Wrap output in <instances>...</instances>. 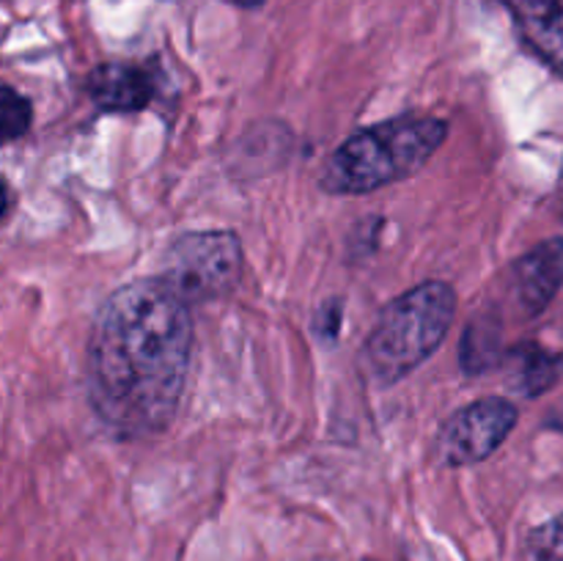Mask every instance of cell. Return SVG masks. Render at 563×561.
<instances>
[{"mask_svg": "<svg viewBox=\"0 0 563 561\" xmlns=\"http://www.w3.org/2000/svg\"><path fill=\"white\" fill-rule=\"evenodd\" d=\"M563 374V355L537 344H520L509 355V385L522 396H539L553 388Z\"/></svg>", "mask_w": 563, "mask_h": 561, "instance_id": "9c48e42d", "label": "cell"}, {"mask_svg": "<svg viewBox=\"0 0 563 561\" xmlns=\"http://www.w3.org/2000/svg\"><path fill=\"white\" fill-rule=\"evenodd\" d=\"M31 121V102L11 86H3V91H0V135H3V143H11L20 135H25Z\"/></svg>", "mask_w": 563, "mask_h": 561, "instance_id": "30bf717a", "label": "cell"}, {"mask_svg": "<svg viewBox=\"0 0 563 561\" xmlns=\"http://www.w3.org/2000/svg\"><path fill=\"white\" fill-rule=\"evenodd\" d=\"M190 352V302L159 275L115 289L88 341L93 402L104 421L124 435L163 432L179 410Z\"/></svg>", "mask_w": 563, "mask_h": 561, "instance_id": "6da1fadb", "label": "cell"}, {"mask_svg": "<svg viewBox=\"0 0 563 561\" xmlns=\"http://www.w3.org/2000/svg\"><path fill=\"white\" fill-rule=\"evenodd\" d=\"M517 427V407L504 396H487L462 407L443 424L438 438L440 460L445 465H476L493 457L511 429Z\"/></svg>", "mask_w": 563, "mask_h": 561, "instance_id": "5b68a950", "label": "cell"}, {"mask_svg": "<svg viewBox=\"0 0 563 561\" xmlns=\"http://www.w3.org/2000/svg\"><path fill=\"white\" fill-rule=\"evenodd\" d=\"M456 317V292L445 280H423L385 306L368 333L366 369L379 385H394L434 355Z\"/></svg>", "mask_w": 563, "mask_h": 561, "instance_id": "3957f363", "label": "cell"}, {"mask_svg": "<svg viewBox=\"0 0 563 561\" xmlns=\"http://www.w3.org/2000/svg\"><path fill=\"white\" fill-rule=\"evenodd\" d=\"M88 97L108 113H135L154 97V77L132 64H102L88 77Z\"/></svg>", "mask_w": 563, "mask_h": 561, "instance_id": "52a82bcc", "label": "cell"}, {"mask_svg": "<svg viewBox=\"0 0 563 561\" xmlns=\"http://www.w3.org/2000/svg\"><path fill=\"white\" fill-rule=\"evenodd\" d=\"M159 278L187 302H209L234 292L242 278V245L231 231L185 234L168 248Z\"/></svg>", "mask_w": 563, "mask_h": 561, "instance_id": "277c9868", "label": "cell"}, {"mask_svg": "<svg viewBox=\"0 0 563 561\" xmlns=\"http://www.w3.org/2000/svg\"><path fill=\"white\" fill-rule=\"evenodd\" d=\"M511 11L528 47L563 75V0H511Z\"/></svg>", "mask_w": 563, "mask_h": 561, "instance_id": "ba28073f", "label": "cell"}, {"mask_svg": "<svg viewBox=\"0 0 563 561\" xmlns=\"http://www.w3.org/2000/svg\"><path fill=\"white\" fill-rule=\"evenodd\" d=\"M236 6H242V9H258V6L264 3V0H234Z\"/></svg>", "mask_w": 563, "mask_h": 561, "instance_id": "7c38bea8", "label": "cell"}, {"mask_svg": "<svg viewBox=\"0 0 563 561\" xmlns=\"http://www.w3.org/2000/svg\"><path fill=\"white\" fill-rule=\"evenodd\" d=\"M563 286V240H548L515 264L517 302L528 317L544 311Z\"/></svg>", "mask_w": 563, "mask_h": 561, "instance_id": "8992f818", "label": "cell"}, {"mask_svg": "<svg viewBox=\"0 0 563 561\" xmlns=\"http://www.w3.org/2000/svg\"><path fill=\"white\" fill-rule=\"evenodd\" d=\"M449 124L432 116H405L346 138L322 174V187L333 196H361L407 179L443 146Z\"/></svg>", "mask_w": 563, "mask_h": 561, "instance_id": "7a4b0ae2", "label": "cell"}, {"mask_svg": "<svg viewBox=\"0 0 563 561\" xmlns=\"http://www.w3.org/2000/svg\"><path fill=\"white\" fill-rule=\"evenodd\" d=\"M526 561H563V515L531 531L526 544Z\"/></svg>", "mask_w": 563, "mask_h": 561, "instance_id": "8fae6325", "label": "cell"}]
</instances>
